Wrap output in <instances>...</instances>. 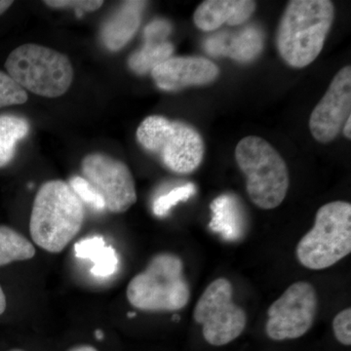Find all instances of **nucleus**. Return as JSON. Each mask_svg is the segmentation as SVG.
Segmentation results:
<instances>
[{"label": "nucleus", "instance_id": "f257e3e1", "mask_svg": "<svg viewBox=\"0 0 351 351\" xmlns=\"http://www.w3.org/2000/svg\"><path fill=\"white\" fill-rule=\"evenodd\" d=\"M335 18L329 0H292L276 32V47L288 66L304 69L313 64L324 47Z\"/></svg>", "mask_w": 351, "mask_h": 351}, {"label": "nucleus", "instance_id": "f03ea898", "mask_svg": "<svg viewBox=\"0 0 351 351\" xmlns=\"http://www.w3.org/2000/svg\"><path fill=\"white\" fill-rule=\"evenodd\" d=\"M84 217L83 203L68 182H44L32 204V239L44 250L60 253L82 230Z\"/></svg>", "mask_w": 351, "mask_h": 351}, {"label": "nucleus", "instance_id": "7ed1b4c3", "mask_svg": "<svg viewBox=\"0 0 351 351\" xmlns=\"http://www.w3.org/2000/svg\"><path fill=\"white\" fill-rule=\"evenodd\" d=\"M235 160L246 177L249 198L263 210L277 208L287 195L290 178L283 157L265 138L248 136L235 149Z\"/></svg>", "mask_w": 351, "mask_h": 351}, {"label": "nucleus", "instance_id": "20e7f679", "mask_svg": "<svg viewBox=\"0 0 351 351\" xmlns=\"http://www.w3.org/2000/svg\"><path fill=\"white\" fill-rule=\"evenodd\" d=\"M129 302L143 311H177L191 299V289L184 274L182 258L172 253L157 254L144 271L127 287Z\"/></svg>", "mask_w": 351, "mask_h": 351}, {"label": "nucleus", "instance_id": "39448f33", "mask_svg": "<svg viewBox=\"0 0 351 351\" xmlns=\"http://www.w3.org/2000/svg\"><path fill=\"white\" fill-rule=\"evenodd\" d=\"M136 137L143 149L177 174L193 173L204 158V141L199 132L186 122L151 115L138 127Z\"/></svg>", "mask_w": 351, "mask_h": 351}, {"label": "nucleus", "instance_id": "423d86ee", "mask_svg": "<svg viewBox=\"0 0 351 351\" xmlns=\"http://www.w3.org/2000/svg\"><path fill=\"white\" fill-rule=\"evenodd\" d=\"M351 252V204L332 201L319 208L313 228L295 249L302 267L313 270L331 267Z\"/></svg>", "mask_w": 351, "mask_h": 351}, {"label": "nucleus", "instance_id": "0eeeda50", "mask_svg": "<svg viewBox=\"0 0 351 351\" xmlns=\"http://www.w3.org/2000/svg\"><path fill=\"white\" fill-rule=\"evenodd\" d=\"M8 75L23 89L45 98L63 96L73 80V68L66 55L27 43L16 48L5 62Z\"/></svg>", "mask_w": 351, "mask_h": 351}, {"label": "nucleus", "instance_id": "6e6552de", "mask_svg": "<svg viewBox=\"0 0 351 351\" xmlns=\"http://www.w3.org/2000/svg\"><path fill=\"white\" fill-rule=\"evenodd\" d=\"M232 283L223 277L214 280L201 295L193 311L195 322L209 345H228L240 337L247 324V314L232 299Z\"/></svg>", "mask_w": 351, "mask_h": 351}, {"label": "nucleus", "instance_id": "1a4fd4ad", "mask_svg": "<svg viewBox=\"0 0 351 351\" xmlns=\"http://www.w3.org/2000/svg\"><path fill=\"white\" fill-rule=\"evenodd\" d=\"M317 307V294L311 283L292 284L267 311V336L278 341L301 338L313 327Z\"/></svg>", "mask_w": 351, "mask_h": 351}, {"label": "nucleus", "instance_id": "9d476101", "mask_svg": "<svg viewBox=\"0 0 351 351\" xmlns=\"http://www.w3.org/2000/svg\"><path fill=\"white\" fill-rule=\"evenodd\" d=\"M82 171L83 178L103 197L108 211L124 213L137 202L133 175L121 160L95 152L82 159Z\"/></svg>", "mask_w": 351, "mask_h": 351}, {"label": "nucleus", "instance_id": "9b49d317", "mask_svg": "<svg viewBox=\"0 0 351 351\" xmlns=\"http://www.w3.org/2000/svg\"><path fill=\"white\" fill-rule=\"evenodd\" d=\"M351 117V68L346 66L332 78L326 93L309 117L311 135L321 144L338 137Z\"/></svg>", "mask_w": 351, "mask_h": 351}, {"label": "nucleus", "instance_id": "f8f14e48", "mask_svg": "<svg viewBox=\"0 0 351 351\" xmlns=\"http://www.w3.org/2000/svg\"><path fill=\"white\" fill-rule=\"evenodd\" d=\"M157 87L163 91H180L189 86H204L214 82L219 69L206 58L170 57L152 71Z\"/></svg>", "mask_w": 351, "mask_h": 351}, {"label": "nucleus", "instance_id": "ddd939ff", "mask_svg": "<svg viewBox=\"0 0 351 351\" xmlns=\"http://www.w3.org/2000/svg\"><path fill=\"white\" fill-rule=\"evenodd\" d=\"M256 7L257 3L251 0H206L196 8L193 22L203 32H213L223 24L243 25Z\"/></svg>", "mask_w": 351, "mask_h": 351}, {"label": "nucleus", "instance_id": "4468645a", "mask_svg": "<svg viewBox=\"0 0 351 351\" xmlns=\"http://www.w3.org/2000/svg\"><path fill=\"white\" fill-rule=\"evenodd\" d=\"M171 32V25L165 20H156L145 27V45L129 57V68L137 75L149 73L169 59L174 46L166 38Z\"/></svg>", "mask_w": 351, "mask_h": 351}, {"label": "nucleus", "instance_id": "2eb2a0df", "mask_svg": "<svg viewBox=\"0 0 351 351\" xmlns=\"http://www.w3.org/2000/svg\"><path fill=\"white\" fill-rule=\"evenodd\" d=\"M147 2H124L119 10L104 24L101 39L108 50L119 51L133 38L142 21Z\"/></svg>", "mask_w": 351, "mask_h": 351}, {"label": "nucleus", "instance_id": "dca6fc26", "mask_svg": "<svg viewBox=\"0 0 351 351\" xmlns=\"http://www.w3.org/2000/svg\"><path fill=\"white\" fill-rule=\"evenodd\" d=\"M77 258L92 261L91 274L97 277H108L119 269V258L112 246H107L105 239L99 235L86 237L75 244Z\"/></svg>", "mask_w": 351, "mask_h": 351}, {"label": "nucleus", "instance_id": "f3484780", "mask_svg": "<svg viewBox=\"0 0 351 351\" xmlns=\"http://www.w3.org/2000/svg\"><path fill=\"white\" fill-rule=\"evenodd\" d=\"M29 131V122L24 117L0 115V168L13 160L18 143L27 137Z\"/></svg>", "mask_w": 351, "mask_h": 351}, {"label": "nucleus", "instance_id": "a211bd4d", "mask_svg": "<svg viewBox=\"0 0 351 351\" xmlns=\"http://www.w3.org/2000/svg\"><path fill=\"white\" fill-rule=\"evenodd\" d=\"M213 212L210 226L217 232H221L226 239H235L240 228L239 209L237 202L230 195H221L212 202Z\"/></svg>", "mask_w": 351, "mask_h": 351}, {"label": "nucleus", "instance_id": "6ab92c4d", "mask_svg": "<svg viewBox=\"0 0 351 351\" xmlns=\"http://www.w3.org/2000/svg\"><path fill=\"white\" fill-rule=\"evenodd\" d=\"M36 255V248L24 235L6 226H0V267Z\"/></svg>", "mask_w": 351, "mask_h": 351}, {"label": "nucleus", "instance_id": "aec40b11", "mask_svg": "<svg viewBox=\"0 0 351 351\" xmlns=\"http://www.w3.org/2000/svg\"><path fill=\"white\" fill-rule=\"evenodd\" d=\"M196 188L195 184L189 182L184 186H177L166 195L159 196L154 202V213L157 217L166 216L171 209L182 201L189 200L191 196L195 195Z\"/></svg>", "mask_w": 351, "mask_h": 351}, {"label": "nucleus", "instance_id": "412c9836", "mask_svg": "<svg viewBox=\"0 0 351 351\" xmlns=\"http://www.w3.org/2000/svg\"><path fill=\"white\" fill-rule=\"evenodd\" d=\"M262 38L255 29H247L243 34L234 39L232 57L239 61L253 59L262 50Z\"/></svg>", "mask_w": 351, "mask_h": 351}, {"label": "nucleus", "instance_id": "4be33fe9", "mask_svg": "<svg viewBox=\"0 0 351 351\" xmlns=\"http://www.w3.org/2000/svg\"><path fill=\"white\" fill-rule=\"evenodd\" d=\"M27 101V92L8 73L0 71V108L22 105Z\"/></svg>", "mask_w": 351, "mask_h": 351}, {"label": "nucleus", "instance_id": "5701e85b", "mask_svg": "<svg viewBox=\"0 0 351 351\" xmlns=\"http://www.w3.org/2000/svg\"><path fill=\"white\" fill-rule=\"evenodd\" d=\"M69 184L82 203H86L97 211H103L106 209L105 201L103 197L97 193L96 189L84 178L75 176L71 178Z\"/></svg>", "mask_w": 351, "mask_h": 351}, {"label": "nucleus", "instance_id": "b1692460", "mask_svg": "<svg viewBox=\"0 0 351 351\" xmlns=\"http://www.w3.org/2000/svg\"><path fill=\"white\" fill-rule=\"evenodd\" d=\"M332 331L337 341L341 345H351V309L350 307L339 311L332 320Z\"/></svg>", "mask_w": 351, "mask_h": 351}, {"label": "nucleus", "instance_id": "393cba45", "mask_svg": "<svg viewBox=\"0 0 351 351\" xmlns=\"http://www.w3.org/2000/svg\"><path fill=\"white\" fill-rule=\"evenodd\" d=\"M51 8H75L78 11L93 12L103 5L101 0H47L44 1Z\"/></svg>", "mask_w": 351, "mask_h": 351}, {"label": "nucleus", "instance_id": "a878e982", "mask_svg": "<svg viewBox=\"0 0 351 351\" xmlns=\"http://www.w3.org/2000/svg\"><path fill=\"white\" fill-rule=\"evenodd\" d=\"M351 117H348V120H346V123L343 124V135L346 138L350 140L351 138Z\"/></svg>", "mask_w": 351, "mask_h": 351}, {"label": "nucleus", "instance_id": "bb28decb", "mask_svg": "<svg viewBox=\"0 0 351 351\" xmlns=\"http://www.w3.org/2000/svg\"><path fill=\"white\" fill-rule=\"evenodd\" d=\"M6 304L5 294H4L3 290H2L1 286H0V315L5 311Z\"/></svg>", "mask_w": 351, "mask_h": 351}, {"label": "nucleus", "instance_id": "cd10ccee", "mask_svg": "<svg viewBox=\"0 0 351 351\" xmlns=\"http://www.w3.org/2000/svg\"><path fill=\"white\" fill-rule=\"evenodd\" d=\"M69 351H98L94 346L82 345L75 346V348H71Z\"/></svg>", "mask_w": 351, "mask_h": 351}, {"label": "nucleus", "instance_id": "c85d7f7f", "mask_svg": "<svg viewBox=\"0 0 351 351\" xmlns=\"http://www.w3.org/2000/svg\"><path fill=\"white\" fill-rule=\"evenodd\" d=\"M13 1H8V0H0V15H2L7 9L10 8L12 5Z\"/></svg>", "mask_w": 351, "mask_h": 351}, {"label": "nucleus", "instance_id": "c756f323", "mask_svg": "<svg viewBox=\"0 0 351 351\" xmlns=\"http://www.w3.org/2000/svg\"><path fill=\"white\" fill-rule=\"evenodd\" d=\"M95 337L101 341V339H104V332L101 331V330H97V331L95 332Z\"/></svg>", "mask_w": 351, "mask_h": 351}, {"label": "nucleus", "instance_id": "7c9ffc66", "mask_svg": "<svg viewBox=\"0 0 351 351\" xmlns=\"http://www.w3.org/2000/svg\"><path fill=\"white\" fill-rule=\"evenodd\" d=\"M135 315H136V313H128L129 317H132V316H135Z\"/></svg>", "mask_w": 351, "mask_h": 351}, {"label": "nucleus", "instance_id": "2f4dec72", "mask_svg": "<svg viewBox=\"0 0 351 351\" xmlns=\"http://www.w3.org/2000/svg\"><path fill=\"white\" fill-rule=\"evenodd\" d=\"M10 351H24V350H10Z\"/></svg>", "mask_w": 351, "mask_h": 351}]
</instances>
